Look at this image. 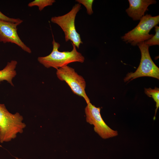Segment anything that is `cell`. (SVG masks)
Segmentation results:
<instances>
[{
    "label": "cell",
    "mask_w": 159,
    "mask_h": 159,
    "mask_svg": "<svg viewBox=\"0 0 159 159\" xmlns=\"http://www.w3.org/2000/svg\"><path fill=\"white\" fill-rule=\"evenodd\" d=\"M101 109L90 102L85 109L86 122L94 126V130L102 138L107 139L118 135V132L109 127L102 119L100 113Z\"/></svg>",
    "instance_id": "obj_7"
},
{
    "label": "cell",
    "mask_w": 159,
    "mask_h": 159,
    "mask_svg": "<svg viewBox=\"0 0 159 159\" xmlns=\"http://www.w3.org/2000/svg\"><path fill=\"white\" fill-rule=\"evenodd\" d=\"M155 34L150 39L144 42L148 46L159 44V27L157 25L154 26Z\"/></svg>",
    "instance_id": "obj_13"
},
{
    "label": "cell",
    "mask_w": 159,
    "mask_h": 159,
    "mask_svg": "<svg viewBox=\"0 0 159 159\" xmlns=\"http://www.w3.org/2000/svg\"><path fill=\"white\" fill-rule=\"evenodd\" d=\"M16 159H20V158H16Z\"/></svg>",
    "instance_id": "obj_16"
},
{
    "label": "cell",
    "mask_w": 159,
    "mask_h": 159,
    "mask_svg": "<svg viewBox=\"0 0 159 159\" xmlns=\"http://www.w3.org/2000/svg\"><path fill=\"white\" fill-rule=\"evenodd\" d=\"M56 1L54 0H35L28 4V6H37L39 10L42 11L46 7L52 6Z\"/></svg>",
    "instance_id": "obj_12"
},
{
    "label": "cell",
    "mask_w": 159,
    "mask_h": 159,
    "mask_svg": "<svg viewBox=\"0 0 159 159\" xmlns=\"http://www.w3.org/2000/svg\"><path fill=\"white\" fill-rule=\"evenodd\" d=\"M17 64L16 61L12 60L8 62L6 66L0 70V82L6 80L14 86L12 80L16 74L15 69Z\"/></svg>",
    "instance_id": "obj_10"
},
{
    "label": "cell",
    "mask_w": 159,
    "mask_h": 159,
    "mask_svg": "<svg viewBox=\"0 0 159 159\" xmlns=\"http://www.w3.org/2000/svg\"><path fill=\"white\" fill-rule=\"evenodd\" d=\"M23 117L18 112L12 114L4 104L0 103V142H8L23 132L26 125Z\"/></svg>",
    "instance_id": "obj_2"
},
{
    "label": "cell",
    "mask_w": 159,
    "mask_h": 159,
    "mask_svg": "<svg viewBox=\"0 0 159 159\" xmlns=\"http://www.w3.org/2000/svg\"><path fill=\"white\" fill-rule=\"evenodd\" d=\"M145 92L148 96L152 97L156 102V108L154 117V120L157 110L159 107V89L156 87L153 89L151 88L145 89Z\"/></svg>",
    "instance_id": "obj_11"
},
{
    "label": "cell",
    "mask_w": 159,
    "mask_h": 159,
    "mask_svg": "<svg viewBox=\"0 0 159 159\" xmlns=\"http://www.w3.org/2000/svg\"><path fill=\"white\" fill-rule=\"evenodd\" d=\"M159 23V16H152L147 14L140 20L137 26L121 37L123 41L133 46L147 40L154 35L149 33L152 29Z\"/></svg>",
    "instance_id": "obj_4"
},
{
    "label": "cell",
    "mask_w": 159,
    "mask_h": 159,
    "mask_svg": "<svg viewBox=\"0 0 159 159\" xmlns=\"http://www.w3.org/2000/svg\"><path fill=\"white\" fill-rule=\"evenodd\" d=\"M129 6L126 10L128 15L134 20H140L148 10V7L156 3L154 0H129Z\"/></svg>",
    "instance_id": "obj_9"
},
{
    "label": "cell",
    "mask_w": 159,
    "mask_h": 159,
    "mask_svg": "<svg viewBox=\"0 0 159 159\" xmlns=\"http://www.w3.org/2000/svg\"><path fill=\"white\" fill-rule=\"evenodd\" d=\"M81 6V4H76L68 13L63 15L52 17L51 19L52 22L59 26L64 32L65 41L70 40L78 49L83 42L80 34L76 30L75 20Z\"/></svg>",
    "instance_id": "obj_3"
},
{
    "label": "cell",
    "mask_w": 159,
    "mask_h": 159,
    "mask_svg": "<svg viewBox=\"0 0 159 159\" xmlns=\"http://www.w3.org/2000/svg\"><path fill=\"white\" fill-rule=\"evenodd\" d=\"M56 74L60 80L64 81L74 94L84 98L87 104L90 102L85 91L86 82L74 69L67 65L57 69Z\"/></svg>",
    "instance_id": "obj_6"
},
{
    "label": "cell",
    "mask_w": 159,
    "mask_h": 159,
    "mask_svg": "<svg viewBox=\"0 0 159 159\" xmlns=\"http://www.w3.org/2000/svg\"><path fill=\"white\" fill-rule=\"evenodd\" d=\"M76 1L79 4H82L86 8L87 14L91 15L93 13L92 5L93 0H76Z\"/></svg>",
    "instance_id": "obj_14"
},
{
    "label": "cell",
    "mask_w": 159,
    "mask_h": 159,
    "mask_svg": "<svg viewBox=\"0 0 159 159\" xmlns=\"http://www.w3.org/2000/svg\"><path fill=\"white\" fill-rule=\"evenodd\" d=\"M0 20L14 23L20 24L23 22V20L19 18H11L7 16L2 13L0 10Z\"/></svg>",
    "instance_id": "obj_15"
},
{
    "label": "cell",
    "mask_w": 159,
    "mask_h": 159,
    "mask_svg": "<svg viewBox=\"0 0 159 159\" xmlns=\"http://www.w3.org/2000/svg\"><path fill=\"white\" fill-rule=\"evenodd\" d=\"M20 24L0 20V42L15 44L24 51L30 53L31 49L22 42L17 33V27Z\"/></svg>",
    "instance_id": "obj_8"
},
{
    "label": "cell",
    "mask_w": 159,
    "mask_h": 159,
    "mask_svg": "<svg viewBox=\"0 0 159 159\" xmlns=\"http://www.w3.org/2000/svg\"><path fill=\"white\" fill-rule=\"evenodd\" d=\"M53 37L52 51L47 56L38 57V61L40 64L46 68L52 67L57 69L70 63L84 62V57L77 51L76 46L72 43L73 49L71 51L60 52L58 49L60 44Z\"/></svg>",
    "instance_id": "obj_1"
},
{
    "label": "cell",
    "mask_w": 159,
    "mask_h": 159,
    "mask_svg": "<svg viewBox=\"0 0 159 159\" xmlns=\"http://www.w3.org/2000/svg\"><path fill=\"white\" fill-rule=\"evenodd\" d=\"M141 52L140 64L134 72L128 73L124 79L125 82L143 77H149L159 79V68L155 65L150 56L149 47L144 42L137 45Z\"/></svg>",
    "instance_id": "obj_5"
}]
</instances>
